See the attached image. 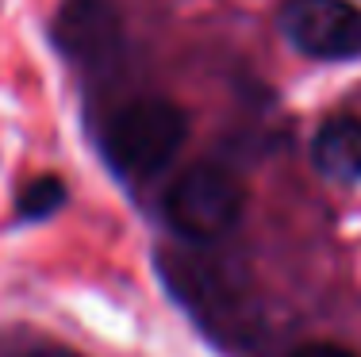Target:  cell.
Segmentation results:
<instances>
[{
    "label": "cell",
    "mask_w": 361,
    "mask_h": 357,
    "mask_svg": "<svg viewBox=\"0 0 361 357\" xmlns=\"http://www.w3.org/2000/svg\"><path fill=\"white\" fill-rule=\"evenodd\" d=\"M292 357H357V353L342 350V346H326V342H315V346H304V350H296Z\"/></svg>",
    "instance_id": "7"
},
{
    "label": "cell",
    "mask_w": 361,
    "mask_h": 357,
    "mask_svg": "<svg viewBox=\"0 0 361 357\" xmlns=\"http://www.w3.org/2000/svg\"><path fill=\"white\" fill-rule=\"evenodd\" d=\"M315 169L334 184H354L361 181V115H331L315 131L312 142Z\"/></svg>",
    "instance_id": "4"
},
{
    "label": "cell",
    "mask_w": 361,
    "mask_h": 357,
    "mask_svg": "<svg viewBox=\"0 0 361 357\" xmlns=\"http://www.w3.org/2000/svg\"><path fill=\"white\" fill-rule=\"evenodd\" d=\"M66 200V184L58 181V177H39V181H31L27 189H23L20 196V215L23 219H47L50 211H58Z\"/></svg>",
    "instance_id": "6"
},
{
    "label": "cell",
    "mask_w": 361,
    "mask_h": 357,
    "mask_svg": "<svg viewBox=\"0 0 361 357\" xmlns=\"http://www.w3.org/2000/svg\"><path fill=\"white\" fill-rule=\"evenodd\" d=\"M111 39H116V23H111V15L104 12V4H97V0H81V4H73L70 12H66L62 42L73 50V54L97 58Z\"/></svg>",
    "instance_id": "5"
},
{
    "label": "cell",
    "mask_w": 361,
    "mask_h": 357,
    "mask_svg": "<svg viewBox=\"0 0 361 357\" xmlns=\"http://www.w3.org/2000/svg\"><path fill=\"white\" fill-rule=\"evenodd\" d=\"M188 139V115L173 100H135L111 115L104 131V154L123 177H150L169 165Z\"/></svg>",
    "instance_id": "1"
},
{
    "label": "cell",
    "mask_w": 361,
    "mask_h": 357,
    "mask_svg": "<svg viewBox=\"0 0 361 357\" xmlns=\"http://www.w3.org/2000/svg\"><path fill=\"white\" fill-rule=\"evenodd\" d=\"M277 23L292 46L323 62L361 54V8L354 0H285Z\"/></svg>",
    "instance_id": "3"
},
{
    "label": "cell",
    "mask_w": 361,
    "mask_h": 357,
    "mask_svg": "<svg viewBox=\"0 0 361 357\" xmlns=\"http://www.w3.org/2000/svg\"><path fill=\"white\" fill-rule=\"evenodd\" d=\"M246 192L219 165H192L166 192V219L192 242H216L243 219Z\"/></svg>",
    "instance_id": "2"
}]
</instances>
